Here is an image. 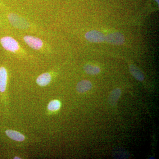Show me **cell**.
I'll use <instances>...</instances> for the list:
<instances>
[{"instance_id": "cell-1", "label": "cell", "mask_w": 159, "mask_h": 159, "mask_svg": "<svg viewBox=\"0 0 159 159\" xmlns=\"http://www.w3.org/2000/svg\"><path fill=\"white\" fill-rule=\"evenodd\" d=\"M1 45L6 51L15 52L19 49L18 43L13 38L5 36L0 40Z\"/></svg>"}, {"instance_id": "cell-2", "label": "cell", "mask_w": 159, "mask_h": 159, "mask_svg": "<svg viewBox=\"0 0 159 159\" xmlns=\"http://www.w3.org/2000/svg\"><path fill=\"white\" fill-rule=\"evenodd\" d=\"M86 39L91 43H99L105 41V36L102 32L96 30L88 31L85 35Z\"/></svg>"}, {"instance_id": "cell-3", "label": "cell", "mask_w": 159, "mask_h": 159, "mask_svg": "<svg viewBox=\"0 0 159 159\" xmlns=\"http://www.w3.org/2000/svg\"><path fill=\"white\" fill-rule=\"evenodd\" d=\"M105 40L111 44L120 45L125 42V38L120 32H114L105 36Z\"/></svg>"}, {"instance_id": "cell-4", "label": "cell", "mask_w": 159, "mask_h": 159, "mask_svg": "<svg viewBox=\"0 0 159 159\" xmlns=\"http://www.w3.org/2000/svg\"><path fill=\"white\" fill-rule=\"evenodd\" d=\"M24 39L25 42L31 48L38 50L42 48L43 41L38 38L30 35H26L24 37Z\"/></svg>"}, {"instance_id": "cell-5", "label": "cell", "mask_w": 159, "mask_h": 159, "mask_svg": "<svg viewBox=\"0 0 159 159\" xmlns=\"http://www.w3.org/2000/svg\"><path fill=\"white\" fill-rule=\"evenodd\" d=\"M7 77L8 74L6 69L3 67H0V92L2 93L6 91Z\"/></svg>"}, {"instance_id": "cell-6", "label": "cell", "mask_w": 159, "mask_h": 159, "mask_svg": "<svg viewBox=\"0 0 159 159\" xmlns=\"http://www.w3.org/2000/svg\"><path fill=\"white\" fill-rule=\"evenodd\" d=\"M92 88V84L88 80H83L78 83L77 85V90L80 93H83L90 90Z\"/></svg>"}, {"instance_id": "cell-7", "label": "cell", "mask_w": 159, "mask_h": 159, "mask_svg": "<svg viewBox=\"0 0 159 159\" xmlns=\"http://www.w3.org/2000/svg\"><path fill=\"white\" fill-rule=\"evenodd\" d=\"M129 70L131 74L137 80L140 81L144 80L145 78L144 74L137 66L134 65H131L129 66Z\"/></svg>"}, {"instance_id": "cell-8", "label": "cell", "mask_w": 159, "mask_h": 159, "mask_svg": "<svg viewBox=\"0 0 159 159\" xmlns=\"http://www.w3.org/2000/svg\"><path fill=\"white\" fill-rule=\"evenodd\" d=\"M121 91L119 88H116L113 90L109 96V103L111 105H116L119 97L121 96Z\"/></svg>"}, {"instance_id": "cell-9", "label": "cell", "mask_w": 159, "mask_h": 159, "mask_svg": "<svg viewBox=\"0 0 159 159\" xmlns=\"http://www.w3.org/2000/svg\"><path fill=\"white\" fill-rule=\"evenodd\" d=\"M51 77L49 73H44L40 75L36 80L38 84L41 86H45L48 85L51 82Z\"/></svg>"}, {"instance_id": "cell-10", "label": "cell", "mask_w": 159, "mask_h": 159, "mask_svg": "<svg viewBox=\"0 0 159 159\" xmlns=\"http://www.w3.org/2000/svg\"><path fill=\"white\" fill-rule=\"evenodd\" d=\"M6 135L9 138L18 142H22L25 139V137L21 134L16 131L12 130H7L6 131Z\"/></svg>"}, {"instance_id": "cell-11", "label": "cell", "mask_w": 159, "mask_h": 159, "mask_svg": "<svg viewBox=\"0 0 159 159\" xmlns=\"http://www.w3.org/2000/svg\"><path fill=\"white\" fill-rule=\"evenodd\" d=\"M84 69L87 74L91 75H97L100 71L99 67L90 64L85 65L84 67Z\"/></svg>"}, {"instance_id": "cell-12", "label": "cell", "mask_w": 159, "mask_h": 159, "mask_svg": "<svg viewBox=\"0 0 159 159\" xmlns=\"http://www.w3.org/2000/svg\"><path fill=\"white\" fill-rule=\"evenodd\" d=\"M60 102L58 100H53L49 103L48 109L51 111L58 110L60 107Z\"/></svg>"}, {"instance_id": "cell-13", "label": "cell", "mask_w": 159, "mask_h": 159, "mask_svg": "<svg viewBox=\"0 0 159 159\" xmlns=\"http://www.w3.org/2000/svg\"><path fill=\"white\" fill-rule=\"evenodd\" d=\"M14 159H20V158L18 157H15V158H14Z\"/></svg>"}, {"instance_id": "cell-14", "label": "cell", "mask_w": 159, "mask_h": 159, "mask_svg": "<svg viewBox=\"0 0 159 159\" xmlns=\"http://www.w3.org/2000/svg\"><path fill=\"white\" fill-rule=\"evenodd\" d=\"M158 3H159V0H155Z\"/></svg>"}]
</instances>
